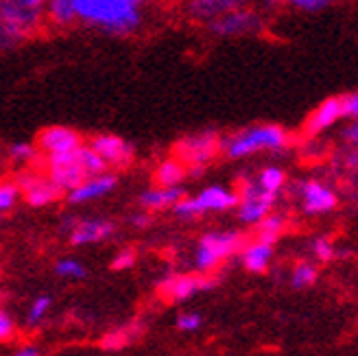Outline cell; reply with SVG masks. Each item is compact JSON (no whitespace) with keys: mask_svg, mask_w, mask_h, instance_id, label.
Here are the masks:
<instances>
[{"mask_svg":"<svg viewBox=\"0 0 358 356\" xmlns=\"http://www.w3.org/2000/svg\"><path fill=\"white\" fill-rule=\"evenodd\" d=\"M147 0H75L77 20L107 35H131L142 24V7Z\"/></svg>","mask_w":358,"mask_h":356,"instance_id":"1","label":"cell"},{"mask_svg":"<svg viewBox=\"0 0 358 356\" xmlns=\"http://www.w3.org/2000/svg\"><path fill=\"white\" fill-rule=\"evenodd\" d=\"M286 145H289V136L278 124H260V127L238 131L229 138H221V151L234 159L258 151H278Z\"/></svg>","mask_w":358,"mask_h":356,"instance_id":"2","label":"cell"},{"mask_svg":"<svg viewBox=\"0 0 358 356\" xmlns=\"http://www.w3.org/2000/svg\"><path fill=\"white\" fill-rule=\"evenodd\" d=\"M219 151H221V136L214 129H203L177 140L173 147V157L186 164L188 175H201L206 166L217 157Z\"/></svg>","mask_w":358,"mask_h":356,"instance_id":"3","label":"cell"},{"mask_svg":"<svg viewBox=\"0 0 358 356\" xmlns=\"http://www.w3.org/2000/svg\"><path fill=\"white\" fill-rule=\"evenodd\" d=\"M243 236L238 232H208L201 236L194 252V266L199 273H212L217 266L243 249Z\"/></svg>","mask_w":358,"mask_h":356,"instance_id":"4","label":"cell"},{"mask_svg":"<svg viewBox=\"0 0 358 356\" xmlns=\"http://www.w3.org/2000/svg\"><path fill=\"white\" fill-rule=\"evenodd\" d=\"M238 206V192L227 190L223 186H210L201 190L196 197H182L175 206L173 212L179 219H194L206 212H223Z\"/></svg>","mask_w":358,"mask_h":356,"instance_id":"5","label":"cell"},{"mask_svg":"<svg viewBox=\"0 0 358 356\" xmlns=\"http://www.w3.org/2000/svg\"><path fill=\"white\" fill-rule=\"evenodd\" d=\"M15 184H17V188H20L27 204L33 208H46L50 204H55L64 194V190L50 180L48 173L38 171V169L22 171L20 175H17Z\"/></svg>","mask_w":358,"mask_h":356,"instance_id":"6","label":"cell"},{"mask_svg":"<svg viewBox=\"0 0 358 356\" xmlns=\"http://www.w3.org/2000/svg\"><path fill=\"white\" fill-rule=\"evenodd\" d=\"M46 173L64 192H70L73 188H77L85 177H90L85 166L81 164L77 149L46 155Z\"/></svg>","mask_w":358,"mask_h":356,"instance_id":"7","label":"cell"},{"mask_svg":"<svg viewBox=\"0 0 358 356\" xmlns=\"http://www.w3.org/2000/svg\"><path fill=\"white\" fill-rule=\"evenodd\" d=\"M275 194L264 190L254 180H243L238 190V217L243 223H258L273 208Z\"/></svg>","mask_w":358,"mask_h":356,"instance_id":"8","label":"cell"},{"mask_svg":"<svg viewBox=\"0 0 358 356\" xmlns=\"http://www.w3.org/2000/svg\"><path fill=\"white\" fill-rule=\"evenodd\" d=\"M214 287V278L208 273H173L159 280L157 293L166 301H184L196 293L208 291Z\"/></svg>","mask_w":358,"mask_h":356,"instance_id":"9","label":"cell"},{"mask_svg":"<svg viewBox=\"0 0 358 356\" xmlns=\"http://www.w3.org/2000/svg\"><path fill=\"white\" fill-rule=\"evenodd\" d=\"M260 29H262L260 15L245 7H238L210 22V31L214 35H221V38H243V35L258 33Z\"/></svg>","mask_w":358,"mask_h":356,"instance_id":"10","label":"cell"},{"mask_svg":"<svg viewBox=\"0 0 358 356\" xmlns=\"http://www.w3.org/2000/svg\"><path fill=\"white\" fill-rule=\"evenodd\" d=\"M90 147H92L105 159L107 169H127L134 162V153L136 151H134V147L129 145V142L124 138H120V136L101 134V136L92 138Z\"/></svg>","mask_w":358,"mask_h":356,"instance_id":"11","label":"cell"},{"mask_svg":"<svg viewBox=\"0 0 358 356\" xmlns=\"http://www.w3.org/2000/svg\"><path fill=\"white\" fill-rule=\"evenodd\" d=\"M0 5H3L11 13L13 20L33 38L46 15L48 0H0Z\"/></svg>","mask_w":358,"mask_h":356,"instance_id":"12","label":"cell"},{"mask_svg":"<svg viewBox=\"0 0 358 356\" xmlns=\"http://www.w3.org/2000/svg\"><path fill=\"white\" fill-rule=\"evenodd\" d=\"M118 184V177L116 173L112 171H105V173H99V175H90L85 180L68 192V201L75 204V206H81V204H90V201H96L105 194H110Z\"/></svg>","mask_w":358,"mask_h":356,"instance_id":"13","label":"cell"},{"mask_svg":"<svg viewBox=\"0 0 358 356\" xmlns=\"http://www.w3.org/2000/svg\"><path fill=\"white\" fill-rule=\"evenodd\" d=\"M79 145H81V136L75 129L62 127V124H52V127H46L38 134V149L46 155L75 151Z\"/></svg>","mask_w":358,"mask_h":356,"instance_id":"14","label":"cell"},{"mask_svg":"<svg viewBox=\"0 0 358 356\" xmlns=\"http://www.w3.org/2000/svg\"><path fill=\"white\" fill-rule=\"evenodd\" d=\"M116 232V225L107 219H77L73 232L68 234V241L75 247L92 245L110 238Z\"/></svg>","mask_w":358,"mask_h":356,"instance_id":"15","label":"cell"},{"mask_svg":"<svg viewBox=\"0 0 358 356\" xmlns=\"http://www.w3.org/2000/svg\"><path fill=\"white\" fill-rule=\"evenodd\" d=\"M299 197L303 201V210L308 215H321V212H330L336 206V194L321 186L317 182H306L299 186Z\"/></svg>","mask_w":358,"mask_h":356,"instance_id":"16","label":"cell"},{"mask_svg":"<svg viewBox=\"0 0 358 356\" xmlns=\"http://www.w3.org/2000/svg\"><path fill=\"white\" fill-rule=\"evenodd\" d=\"M238 7H245V0H190L188 13L194 20L210 24L212 20H217V17L234 11Z\"/></svg>","mask_w":358,"mask_h":356,"instance_id":"17","label":"cell"},{"mask_svg":"<svg viewBox=\"0 0 358 356\" xmlns=\"http://www.w3.org/2000/svg\"><path fill=\"white\" fill-rule=\"evenodd\" d=\"M182 197H186L182 186H155V188H149V190L142 192L138 201L145 210L157 212V210L173 208Z\"/></svg>","mask_w":358,"mask_h":356,"instance_id":"18","label":"cell"},{"mask_svg":"<svg viewBox=\"0 0 358 356\" xmlns=\"http://www.w3.org/2000/svg\"><path fill=\"white\" fill-rule=\"evenodd\" d=\"M338 118H343V99H328V101L321 103L319 108L313 112V116L308 118L306 131L319 134V131L332 127Z\"/></svg>","mask_w":358,"mask_h":356,"instance_id":"19","label":"cell"},{"mask_svg":"<svg viewBox=\"0 0 358 356\" xmlns=\"http://www.w3.org/2000/svg\"><path fill=\"white\" fill-rule=\"evenodd\" d=\"M142 324L134 322V324H127V326H118L114 330L107 332L103 339H101V348L105 352H120L124 348H129L134 346L140 336H142Z\"/></svg>","mask_w":358,"mask_h":356,"instance_id":"20","label":"cell"},{"mask_svg":"<svg viewBox=\"0 0 358 356\" xmlns=\"http://www.w3.org/2000/svg\"><path fill=\"white\" fill-rule=\"evenodd\" d=\"M29 38L31 35L13 20L11 13L3 5H0V52H7L15 46H20Z\"/></svg>","mask_w":358,"mask_h":356,"instance_id":"21","label":"cell"},{"mask_svg":"<svg viewBox=\"0 0 358 356\" xmlns=\"http://www.w3.org/2000/svg\"><path fill=\"white\" fill-rule=\"evenodd\" d=\"M273 256V247L271 243H264V241H254L249 245H243V264L247 271L252 273H262L268 262H271Z\"/></svg>","mask_w":358,"mask_h":356,"instance_id":"22","label":"cell"},{"mask_svg":"<svg viewBox=\"0 0 358 356\" xmlns=\"http://www.w3.org/2000/svg\"><path fill=\"white\" fill-rule=\"evenodd\" d=\"M153 177H155V186H179L188 177V169L177 157H169L164 162H159Z\"/></svg>","mask_w":358,"mask_h":356,"instance_id":"23","label":"cell"},{"mask_svg":"<svg viewBox=\"0 0 358 356\" xmlns=\"http://www.w3.org/2000/svg\"><path fill=\"white\" fill-rule=\"evenodd\" d=\"M46 15H48L55 24H59V27L73 24V22L77 20L75 0H48Z\"/></svg>","mask_w":358,"mask_h":356,"instance_id":"24","label":"cell"},{"mask_svg":"<svg viewBox=\"0 0 358 356\" xmlns=\"http://www.w3.org/2000/svg\"><path fill=\"white\" fill-rule=\"evenodd\" d=\"M256 225H258V241H264V243L273 245L278 241V236L282 234V229H284V217H280V215H266Z\"/></svg>","mask_w":358,"mask_h":356,"instance_id":"25","label":"cell"},{"mask_svg":"<svg viewBox=\"0 0 358 356\" xmlns=\"http://www.w3.org/2000/svg\"><path fill=\"white\" fill-rule=\"evenodd\" d=\"M77 153H79V159H81V164L85 166L87 175H99V173L110 171V169H107V164H105V159L90 145H79Z\"/></svg>","mask_w":358,"mask_h":356,"instance_id":"26","label":"cell"},{"mask_svg":"<svg viewBox=\"0 0 358 356\" xmlns=\"http://www.w3.org/2000/svg\"><path fill=\"white\" fill-rule=\"evenodd\" d=\"M50 306H52V299L48 295H40V297H35L33 299V304L27 313V326L29 328H35V326H40L46 315L50 313Z\"/></svg>","mask_w":358,"mask_h":356,"instance_id":"27","label":"cell"},{"mask_svg":"<svg viewBox=\"0 0 358 356\" xmlns=\"http://www.w3.org/2000/svg\"><path fill=\"white\" fill-rule=\"evenodd\" d=\"M40 149L31 145V142H13L9 147V157L13 162H20V164H31L35 159H40Z\"/></svg>","mask_w":358,"mask_h":356,"instance_id":"28","label":"cell"},{"mask_svg":"<svg viewBox=\"0 0 358 356\" xmlns=\"http://www.w3.org/2000/svg\"><path fill=\"white\" fill-rule=\"evenodd\" d=\"M55 273L64 280H83L87 276L85 266L75 258H64L55 264Z\"/></svg>","mask_w":358,"mask_h":356,"instance_id":"29","label":"cell"},{"mask_svg":"<svg viewBox=\"0 0 358 356\" xmlns=\"http://www.w3.org/2000/svg\"><path fill=\"white\" fill-rule=\"evenodd\" d=\"M315 280H317V269L310 262H299L293 269V276H291V284L295 289H306Z\"/></svg>","mask_w":358,"mask_h":356,"instance_id":"30","label":"cell"},{"mask_svg":"<svg viewBox=\"0 0 358 356\" xmlns=\"http://www.w3.org/2000/svg\"><path fill=\"white\" fill-rule=\"evenodd\" d=\"M258 184H260L264 190L278 194L280 188L284 186V173H282L280 169H275V166H268V169H264V171L260 173Z\"/></svg>","mask_w":358,"mask_h":356,"instance_id":"31","label":"cell"},{"mask_svg":"<svg viewBox=\"0 0 358 356\" xmlns=\"http://www.w3.org/2000/svg\"><path fill=\"white\" fill-rule=\"evenodd\" d=\"M20 194L22 192H20V188H17V184H11V182L0 184V215L7 212V210H11Z\"/></svg>","mask_w":358,"mask_h":356,"instance_id":"32","label":"cell"},{"mask_svg":"<svg viewBox=\"0 0 358 356\" xmlns=\"http://www.w3.org/2000/svg\"><path fill=\"white\" fill-rule=\"evenodd\" d=\"M268 3H275V5H291V7H297V9H303V11H319L328 7L332 0H268Z\"/></svg>","mask_w":358,"mask_h":356,"instance_id":"33","label":"cell"},{"mask_svg":"<svg viewBox=\"0 0 358 356\" xmlns=\"http://www.w3.org/2000/svg\"><path fill=\"white\" fill-rule=\"evenodd\" d=\"M136 260H138V254L134 252L131 247H124V249H120V252L114 256V260H112V269H114V271L131 269V266L136 264Z\"/></svg>","mask_w":358,"mask_h":356,"instance_id":"34","label":"cell"},{"mask_svg":"<svg viewBox=\"0 0 358 356\" xmlns=\"http://www.w3.org/2000/svg\"><path fill=\"white\" fill-rule=\"evenodd\" d=\"M313 254L321 260V262H328L336 256V249L332 247V243L328 238H317L313 243Z\"/></svg>","mask_w":358,"mask_h":356,"instance_id":"35","label":"cell"},{"mask_svg":"<svg viewBox=\"0 0 358 356\" xmlns=\"http://www.w3.org/2000/svg\"><path fill=\"white\" fill-rule=\"evenodd\" d=\"M177 328L182 332H194L201 328V315L196 313H184L177 317Z\"/></svg>","mask_w":358,"mask_h":356,"instance_id":"36","label":"cell"},{"mask_svg":"<svg viewBox=\"0 0 358 356\" xmlns=\"http://www.w3.org/2000/svg\"><path fill=\"white\" fill-rule=\"evenodd\" d=\"M13 334H15V322H13V317L5 308H0V343L9 341Z\"/></svg>","mask_w":358,"mask_h":356,"instance_id":"37","label":"cell"},{"mask_svg":"<svg viewBox=\"0 0 358 356\" xmlns=\"http://www.w3.org/2000/svg\"><path fill=\"white\" fill-rule=\"evenodd\" d=\"M343 116H352L358 120V94L343 97Z\"/></svg>","mask_w":358,"mask_h":356,"instance_id":"38","label":"cell"},{"mask_svg":"<svg viewBox=\"0 0 358 356\" xmlns=\"http://www.w3.org/2000/svg\"><path fill=\"white\" fill-rule=\"evenodd\" d=\"M153 223V217H151V212H136V215L129 217V225L138 227V229H145Z\"/></svg>","mask_w":358,"mask_h":356,"instance_id":"39","label":"cell"},{"mask_svg":"<svg viewBox=\"0 0 358 356\" xmlns=\"http://www.w3.org/2000/svg\"><path fill=\"white\" fill-rule=\"evenodd\" d=\"M15 354L17 356H40L42 352H40V348L38 346H33V343H27V346H20L15 350Z\"/></svg>","mask_w":358,"mask_h":356,"instance_id":"40","label":"cell"},{"mask_svg":"<svg viewBox=\"0 0 358 356\" xmlns=\"http://www.w3.org/2000/svg\"><path fill=\"white\" fill-rule=\"evenodd\" d=\"M345 138L352 142V145H358V122L356 124H350V127L345 129Z\"/></svg>","mask_w":358,"mask_h":356,"instance_id":"41","label":"cell"},{"mask_svg":"<svg viewBox=\"0 0 358 356\" xmlns=\"http://www.w3.org/2000/svg\"><path fill=\"white\" fill-rule=\"evenodd\" d=\"M169 3H182V0H169Z\"/></svg>","mask_w":358,"mask_h":356,"instance_id":"42","label":"cell"}]
</instances>
